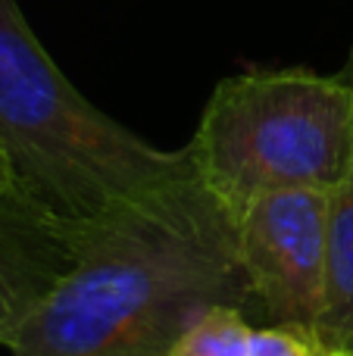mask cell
Returning <instances> with one entry per match:
<instances>
[{
    "mask_svg": "<svg viewBox=\"0 0 353 356\" xmlns=\"http://www.w3.org/2000/svg\"><path fill=\"white\" fill-rule=\"evenodd\" d=\"M10 194H16V188H13L10 172H6L3 160H0V200H6V197H10Z\"/></svg>",
    "mask_w": 353,
    "mask_h": 356,
    "instance_id": "9",
    "label": "cell"
},
{
    "mask_svg": "<svg viewBox=\"0 0 353 356\" xmlns=\"http://www.w3.org/2000/svg\"><path fill=\"white\" fill-rule=\"evenodd\" d=\"M238 253L254 309L316 328L329 294V191H269L238 213Z\"/></svg>",
    "mask_w": 353,
    "mask_h": 356,
    "instance_id": "4",
    "label": "cell"
},
{
    "mask_svg": "<svg viewBox=\"0 0 353 356\" xmlns=\"http://www.w3.org/2000/svg\"><path fill=\"white\" fill-rule=\"evenodd\" d=\"M0 160L38 216L85 228L194 172L106 116L63 75L16 0H0Z\"/></svg>",
    "mask_w": 353,
    "mask_h": 356,
    "instance_id": "2",
    "label": "cell"
},
{
    "mask_svg": "<svg viewBox=\"0 0 353 356\" xmlns=\"http://www.w3.org/2000/svg\"><path fill=\"white\" fill-rule=\"evenodd\" d=\"M256 328L235 307H213L188 328L169 356H250Z\"/></svg>",
    "mask_w": 353,
    "mask_h": 356,
    "instance_id": "7",
    "label": "cell"
},
{
    "mask_svg": "<svg viewBox=\"0 0 353 356\" xmlns=\"http://www.w3.org/2000/svg\"><path fill=\"white\" fill-rule=\"evenodd\" d=\"M204 184L241 213L269 191H331L353 163V63L222 79L188 141Z\"/></svg>",
    "mask_w": 353,
    "mask_h": 356,
    "instance_id": "3",
    "label": "cell"
},
{
    "mask_svg": "<svg viewBox=\"0 0 353 356\" xmlns=\"http://www.w3.org/2000/svg\"><path fill=\"white\" fill-rule=\"evenodd\" d=\"M72 232L38 216L19 194L0 200V344L10 347L31 309L72 266Z\"/></svg>",
    "mask_w": 353,
    "mask_h": 356,
    "instance_id": "5",
    "label": "cell"
},
{
    "mask_svg": "<svg viewBox=\"0 0 353 356\" xmlns=\"http://www.w3.org/2000/svg\"><path fill=\"white\" fill-rule=\"evenodd\" d=\"M319 334L338 353L353 356V163L329 191V294Z\"/></svg>",
    "mask_w": 353,
    "mask_h": 356,
    "instance_id": "6",
    "label": "cell"
},
{
    "mask_svg": "<svg viewBox=\"0 0 353 356\" xmlns=\"http://www.w3.org/2000/svg\"><path fill=\"white\" fill-rule=\"evenodd\" d=\"M72 250L10 341L13 356H169L206 309H254L238 213L197 169L75 228Z\"/></svg>",
    "mask_w": 353,
    "mask_h": 356,
    "instance_id": "1",
    "label": "cell"
},
{
    "mask_svg": "<svg viewBox=\"0 0 353 356\" xmlns=\"http://www.w3.org/2000/svg\"><path fill=\"white\" fill-rule=\"evenodd\" d=\"M250 356H344L316 328L304 325H266L254 332Z\"/></svg>",
    "mask_w": 353,
    "mask_h": 356,
    "instance_id": "8",
    "label": "cell"
}]
</instances>
